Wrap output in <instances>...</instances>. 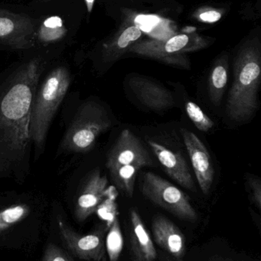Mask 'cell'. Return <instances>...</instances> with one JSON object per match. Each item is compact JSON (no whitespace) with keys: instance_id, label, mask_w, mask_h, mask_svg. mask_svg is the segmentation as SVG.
I'll use <instances>...</instances> for the list:
<instances>
[{"instance_id":"obj_11","label":"cell","mask_w":261,"mask_h":261,"mask_svg":"<svg viewBox=\"0 0 261 261\" xmlns=\"http://www.w3.org/2000/svg\"><path fill=\"white\" fill-rule=\"evenodd\" d=\"M198 184L203 194L208 195L214 182L215 169L211 156L199 137L189 130L181 129Z\"/></svg>"},{"instance_id":"obj_27","label":"cell","mask_w":261,"mask_h":261,"mask_svg":"<svg viewBox=\"0 0 261 261\" xmlns=\"http://www.w3.org/2000/svg\"><path fill=\"white\" fill-rule=\"evenodd\" d=\"M94 1L95 0H85L86 6H87V10H88L89 12H91Z\"/></svg>"},{"instance_id":"obj_30","label":"cell","mask_w":261,"mask_h":261,"mask_svg":"<svg viewBox=\"0 0 261 261\" xmlns=\"http://www.w3.org/2000/svg\"><path fill=\"white\" fill-rule=\"evenodd\" d=\"M3 201L2 198H0V210H1L2 206H3Z\"/></svg>"},{"instance_id":"obj_7","label":"cell","mask_w":261,"mask_h":261,"mask_svg":"<svg viewBox=\"0 0 261 261\" xmlns=\"http://www.w3.org/2000/svg\"><path fill=\"white\" fill-rule=\"evenodd\" d=\"M142 193L155 205L164 208L182 220L195 222L198 215L188 196L179 188L156 173L143 175Z\"/></svg>"},{"instance_id":"obj_28","label":"cell","mask_w":261,"mask_h":261,"mask_svg":"<svg viewBox=\"0 0 261 261\" xmlns=\"http://www.w3.org/2000/svg\"><path fill=\"white\" fill-rule=\"evenodd\" d=\"M52 0H33L32 2V6H37V5L44 4V3H49Z\"/></svg>"},{"instance_id":"obj_14","label":"cell","mask_w":261,"mask_h":261,"mask_svg":"<svg viewBox=\"0 0 261 261\" xmlns=\"http://www.w3.org/2000/svg\"><path fill=\"white\" fill-rule=\"evenodd\" d=\"M148 144L168 176L184 188L196 190L189 167L182 155L153 141H149Z\"/></svg>"},{"instance_id":"obj_8","label":"cell","mask_w":261,"mask_h":261,"mask_svg":"<svg viewBox=\"0 0 261 261\" xmlns=\"http://www.w3.org/2000/svg\"><path fill=\"white\" fill-rule=\"evenodd\" d=\"M205 46L206 42L200 37L181 34L162 41L152 40L135 43L128 51L159 60L167 64L173 57L182 55L187 52L196 51Z\"/></svg>"},{"instance_id":"obj_10","label":"cell","mask_w":261,"mask_h":261,"mask_svg":"<svg viewBox=\"0 0 261 261\" xmlns=\"http://www.w3.org/2000/svg\"><path fill=\"white\" fill-rule=\"evenodd\" d=\"M58 228L64 243L78 258L87 261H106L105 229L80 234L61 219L58 221Z\"/></svg>"},{"instance_id":"obj_24","label":"cell","mask_w":261,"mask_h":261,"mask_svg":"<svg viewBox=\"0 0 261 261\" xmlns=\"http://www.w3.org/2000/svg\"><path fill=\"white\" fill-rule=\"evenodd\" d=\"M248 184L252 193V199L255 205L260 208L261 207V184L260 180L257 177H250L248 179Z\"/></svg>"},{"instance_id":"obj_19","label":"cell","mask_w":261,"mask_h":261,"mask_svg":"<svg viewBox=\"0 0 261 261\" xmlns=\"http://www.w3.org/2000/svg\"><path fill=\"white\" fill-rule=\"evenodd\" d=\"M105 239L106 253L110 261H119L124 248V237L117 216L109 225Z\"/></svg>"},{"instance_id":"obj_17","label":"cell","mask_w":261,"mask_h":261,"mask_svg":"<svg viewBox=\"0 0 261 261\" xmlns=\"http://www.w3.org/2000/svg\"><path fill=\"white\" fill-rule=\"evenodd\" d=\"M142 36V31L137 26L132 25L123 31L115 39L103 44L101 55L104 62L116 61Z\"/></svg>"},{"instance_id":"obj_26","label":"cell","mask_w":261,"mask_h":261,"mask_svg":"<svg viewBox=\"0 0 261 261\" xmlns=\"http://www.w3.org/2000/svg\"><path fill=\"white\" fill-rule=\"evenodd\" d=\"M117 191H116V188L114 187H110L105 190V198L107 199H112V200H115L116 196H117Z\"/></svg>"},{"instance_id":"obj_29","label":"cell","mask_w":261,"mask_h":261,"mask_svg":"<svg viewBox=\"0 0 261 261\" xmlns=\"http://www.w3.org/2000/svg\"><path fill=\"white\" fill-rule=\"evenodd\" d=\"M163 261H183L181 259L171 258V257H164Z\"/></svg>"},{"instance_id":"obj_20","label":"cell","mask_w":261,"mask_h":261,"mask_svg":"<svg viewBox=\"0 0 261 261\" xmlns=\"http://www.w3.org/2000/svg\"><path fill=\"white\" fill-rule=\"evenodd\" d=\"M30 213L26 204H16L0 210V234L26 219Z\"/></svg>"},{"instance_id":"obj_3","label":"cell","mask_w":261,"mask_h":261,"mask_svg":"<svg viewBox=\"0 0 261 261\" xmlns=\"http://www.w3.org/2000/svg\"><path fill=\"white\" fill-rule=\"evenodd\" d=\"M70 84V75L64 66L54 68L37 90L31 108L29 132L35 156L44 149L52 119Z\"/></svg>"},{"instance_id":"obj_9","label":"cell","mask_w":261,"mask_h":261,"mask_svg":"<svg viewBox=\"0 0 261 261\" xmlns=\"http://www.w3.org/2000/svg\"><path fill=\"white\" fill-rule=\"evenodd\" d=\"M153 164L145 147L139 138L129 129L121 132L107 154L106 167L109 173L127 165L139 166L141 168Z\"/></svg>"},{"instance_id":"obj_22","label":"cell","mask_w":261,"mask_h":261,"mask_svg":"<svg viewBox=\"0 0 261 261\" xmlns=\"http://www.w3.org/2000/svg\"><path fill=\"white\" fill-rule=\"evenodd\" d=\"M96 212H98V215L101 219L104 220H109V225L117 216L116 203H115L114 200L110 199L103 201L98 207Z\"/></svg>"},{"instance_id":"obj_12","label":"cell","mask_w":261,"mask_h":261,"mask_svg":"<svg viewBox=\"0 0 261 261\" xmlns=\"http://www.w3.org/2000/svg\"><path fill=\"white\" fill-rule=\"evenodd\" d=\"M129 84L135 96L150 110L162 111L175 105L171 92L151 80L133 76L130 79Z\"/></svg>"},{"instance_id":"obj_18","label":"cell","mask_w":261,"mask_h":261,"mask_svg":"<svg viewBox=\"0 0 261 261\" xmlns=\"http://www.w3.org/2000/svg\"><path fill=\"white\" fill-rule=\"evenodd\" d=\"M228 62L226 58L219 60L210 73L208 93L211 102L216 106L221 103L228 84Z\"/></svg>"},{"instance_id":"obj_15","label":"cell","mask_w":261,"mask_h":261,"mask_svg":"<svg viewBox=\"0 0 261 261\" xmlns=\"http://www.w3.org/2000/svg\"><path fill=\"white\" fill-rule=\"evenodd\" d=\"M152 225L156 243L173 258L182 259L186 246L185 236L179 227L162 216H155Z\"/></svg>"},{"instance_id":"obj_23","label":"cell","mask_w":261,"mask_h":261,"mask_svg":"<svg viewBox=\"0 0 261 261\" xmlns=\"http://www.w3.org/2000/svg\"><path fill=\"white\" fill-rule=\"evenodd\" d=\"M41 261H74L64 251L54 244H49Z\"/></svg>"},{"instance_id":"obj_2","label":"cell","mask_w":261,"mask_h":261,"mask_svg":"<svg viewBox=\"0 0 261 261\" xmlns=\"http://www.w3.org/2000/svg\"><path fill=\"white\" fill-rule=\"evenodd\" d=\"M234 79L228 95L227 113L231 120L243 122L258 109L260 85V51L255 46L245 47L234 63Z\"/></svg>"},{"instance_id":"obj_6","label":"cell","mask_w":261,"mask_h":261,"mask_svg":"<svg viewBox=\"0 0 261 261\" xmlns=\"http://www.w3.org/2000/svg\"><path fill=\"white\" fill-rule=\"evenodd\" d=\"M38 17L35 11L0 6V47L29 50L35 47Z\"/></svg>"},{"instance_id":"obj_1","label":"cell","mask_w":261,"mask_h":261,"mask_svg":"<svg viewBox=\"0 0 261 261\" xmlns=\"http://www.w3.org/2000/svg\"><path fill=\"white\" fill-rule=\"evenodd\" d=\"M44 67L34 57L0 83V179H21L29 170L31 108Z\"/></svg>"},{"instance_id":"obj_4","label":"cell","mask_w":261,"mask_h":261,"mask_svg":"<svg viewBox=\"0 0 261 261\" xmlns=\"http://www.w3.org/2000/svg\"><path fill=\"white\" fill-rule=\"evenodd\" d=\"M112 122L108 113L95 101L83 103L77 111L61 143L63 151L84 153L91 150L101 134L107 132Z\"/></svg>"},{"instance_id":"obj_16","label":"cell","mask_w":261,"mask_h":261,"mask_svg":"<svg viewBox=\"0 0 261 261\" xmlns=\"http://www.w3.org/2000/svg\"><path fill=\"white\" fill-rule=\"evenodd\" d=\"M130 245L136 261H155L157 252L150 233L143 222L139 213L130 210Z\"/></svg>"},{"instance_id":"obj_5","label":"cell","mask_w":261,"mask_h":261,"mask_svg":"<svg viewBox=\"0 0 261 261\" xmlns=\"http://www.w3.org/2000/svg\"><path fill=\"white\" fill-rule=\"evenodd\" d=\"M38 17L35 47L62 42L74 32L72 0H52L32 6Z\"/></svg>"},{"instance_id":"obj_13","label":"cell","mask_w":261,"mask_h":261,"mask_svg":"<svg viewBox=\"0 0 261 261\" xmlns=\"http://www.w3.org/2000/svg\"><path fill=\"white\" fill-rule=\"evenodd\" d=\"M107 184V176L101 174L100 170H95L89 176L77 201L75 216L78 221L84 222L96 213L98 207L105 199Z\"/></svg>"},{"instance_id":"obj_21","label":"cell","mask_w":261,"mask_h":261,"mask_svg":"<svg viewBox=\"0 0 261 261\" xmlns=\"http://www.w3.org/2000/svg\"><path fill=\"white\" fill-rule=\"evenodd\" d=\"M185 110L190 120L198 129L202 132H208L214 127V122L195 102H187Z\"/></svg>"},{"instance_id":"obj_25","label":"cell","mask_w":261,"mask_h":261,"mask_svg":"<svg viewBox=\"0 0 261 261\" xmlns=\"http://www.w3.org/2000/svg\"><path fill=\"white\" fill-rule=\"evenodd\" d=\"M222 18V14L216 10L206 11L199 15V18L205 22L214 23Z\"/></svg>"}]
</instances>
